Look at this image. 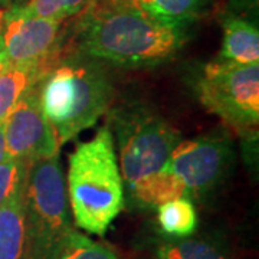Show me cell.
I'll return each mask as SVG.
<instances>
[{
	"label": "cell",
	"mask_w": 259,
	"mask_h": 259,
	"mask_svg": "<svg viewBox=\"0 0 259 259\" xmlns=\"http://www.w3.org/2000/svg\"><path fill=\"white\" fill-rule=\"evenodd\" d=\"M185 40V25L161 22L139 10L108 3L85 20L81 51L112 64L144 66L170 59Z\"/></svg>",
	"instance_id": "6da1fadb"
},
{
	"label": "cell",
	"mask_w": 259,
	"mask_h": 259,
	"mask_svg": "<svg viewBox=\"0 0 259 259\" xmlns=\"http://www.w3.org/2000/svg\"><path fill=\"white\" fill-rule=\"evenodd\" d=\"M66 194L76 226L98 236L124 209V182L108 125L79 143L69 156Z\"/></svg>",
	"instance_id": "7a4b0ae2"
},
{
	"label": "cell",
	"mask_w": 259,
	"mask_h": 259,
	"mask_svg": "<svg viewBox=\"0 0 259 259\" xmlns=\"http://www.w3.org/2000/svg\"><path fill=\"white\" fill-rule=\"evenodd\" d=\"M37 88L42 111L59 146L93 127L112 100L111 83L104 71L79 58L49 69Z\"/></svg>",
	"instance_id": "3957f363"
},
{
	"label": "cell",
	"mask_w": 259,
	"mask_h": 259,
	"mask_svg": "<svg viewBox=\"0 0 259 259\" xmlns=\"http://www.w3.org/2000/svg\"><path fill=\"white\" fill-rule=\"evenodd\" d=\"M28 259H55L69 233L68 194L59 156L35 160L23 193Z\"/></svg>",
	"instance_id": "277c9868"
},
{
	"label": "cell",
	"mask_w": 259,
	"mask_h": 259,
	"mask_svg": "<svg viewBox=\"0 0 259 259\" xmlns=\"http://www.w3.org/2000/svg\"><path fill=\"white\" fill-rule=\"evenodd\" d=\"M199 100L242 136H256L259 124V64L213 61L197 79Z\"/></svg>",
	"instance_id": "5b68a950"
},
{
	"label": "cell",
	"mask_w": 259,
	"mask_h": 259,
	"mask_svg": "<svg viewBox=\"0 0 259 259\" xmlns=\"http://www.w3.org/2000/svg\"><path fill=\"white\" fill-rule=\"evenodd\" d=\"M117 139L121 177L133 193L166 168L182 136L156 114L139 110L117 118Z\"/></svg>",
	"instance_id": "8992f818"
},
{
	"label": "cell",
	"mask_w": 259,
	"mask_h": 259,
	"mask_svg": "<svg viewBox=\"0 0 259 259\" xmlns=\"http://www.w3.org/2000/svg\"><path fill=\"white\" fill-rule=\"evenodd\" d=\"M61 20L33 16L23 5H13L3 12L0 48L5 68L40 65L48 71V62L58 48Z\"/></svg>",
	"instance_id": "52a82bcc"
},
{
	"label": "cell",
	"mask_w": 259,
	"mask_h": 259,
	"mask_svg": "<svg viewBox=\"0 0 259 259\" xmlns=\"http://www.w3.org/2000/svg\"><path fill=\"white\" fill-rule=\"evenodd\" d=\"M231 143L226 137L209 136L180 140L173 148L166 170L190 194L209 192L219 183L231 161Z\"/></svg>",
	"instance_id": "ba28073f"
},
{
	"label": "cell",
	"mask_w": 259,
	"mask_h": 259,
	"mask_svg": "<svg viewBox=\"0 0 259 259\" xmlns=\"http://www.w3.org/2000/svg\"><path fill=\"white\" fill-rule=\"evenodd\" d=\"M37 85L16 104L3 121L6 158L33 163L37 158L58 154L59 143L42 111Z\"/></svg>",
	"instance_id": "9c48e42d"
},
{
	"label": "cell",
	"mask_w": 259,
	"mask_h": 259,
	"mask_svg": "<svg viewBox=\"0 0 259 259\" xmlns=\"http://www.w3.org/2000/svg\"><path fill=\"white\" fill-rule=\"evenodd\" d=\"M223 42L221 59L236 64H259L258 28L246 19L228 16L222 22Z\"/></svg>",
	"instance_id": "30bf717a"
},
{
	"label": "cell",
	"mask_w": 259,
	"mask_h": 259,
	"mask_svg": "<svg viewBox=\"0 0 259 259\" xmlns=\"http://www.w3.org/2000/svg\"><path fill=\"white\" fill-rule=\"evenodd\" d=\"M0 259H28L23 194L0 207Z\"/></svg>",
	"instance_id": "8fae6325"
},
{
	"label": "cell",
	"mask_w": 259,
	"mask_h": 259,
	"mask_svg": "<svg viewBox=\"0 0 259 259\" xmlns=\"http://www.w3.org/2000/svg\"><path fill=\"white\" fill-rule=\"evenodd\" d=\"M47 74L48 69L40 65L8 66L0 72V122Z\"/></svg>",
	"instance_id": "7c38bea8"
},
{
	"label": "cell",
	"mask_w": 259,
	"mask_h": 259,
	"mask_svg": "<svg viewBox=\"0 0 259 259\" xmlns=\"http://www.w3.org/2000/svg\"><path fill=\"white\" fill-rule=\"evenodd\" d=\"M108 3L139 10L161 22L186 25L199 13L204 0H108Z\"/></svg>",
	"instance_id": "4fadbf2b"
},
{
	"label": "cell",
	"mask_w": 259,
	"mask_h": 259,
	"mask_svg": "<svg viewBox=\"0 0 259 259\" xmlns=\"http://www.w3.org/2000/svg\"><path fill=\"white\" fill-rule=\"evenodd\" d=\"M157 221L160 229L175 239L189 238L197 229V212L189 197H177L160 204Z\"/></svg>",
	"instance_id": "5bb4252c"
},
{
	"label": "cell",
	"mask_w": 259,
	"mask_h": 259,
	"mask_svg": "<svg viewBox=\"0 0 259 259\" xmlns=\"http://www.w3.org/2000/svg\"><path fill=\"white\" fill-rule=\"evenodd\" d=\"M158 259H226L219 248L202 239H173L157 246Z\"/></svg>",
	"instance_id": "9a60e30c"
},
{
	"label": "cell",
	"mask_w": 259,
	"mask_h": 259,
	"mask_svg": "<svg viewBox=\"0 0 259 259\" xmlns=\"http://www.w3.org/2000/svg\"><path fill=\"white\" fill-rule=\"evenodd\" d=\"M55 259H118V256L110 246L72 231Z\"/></svg>",
	"instance_id": "2e32d148"
},
{
	"label": "cell",
	"mask_w": 259,
	"mask_h": 259,
	"mask_svg": "<svg viewBox=\"0 0 259 259\" xmlns=\"http://www.w3.org/2000/svg\"><path fill=\"white\" fill-rule=\"evenodd\" d=\"M30 164L16 158H6L0 163V207L25 193Z\"/></svg>",
	"instance_id": "e0dca14e"
},
{
	"label": "cell",
	"mask_w": 259,
	"mask_h": 259,
	"mask_svg": "<svg viewBox=\"0 0 259 259\" xmlns=\"http://www.w3.org/2000/svg\"><path fill=\"white\" fill-rule=\"evenodd\" d=\"M23 8L37 18L54 19L61 22L66 19L65 0H29L23 5Z\"/></svg>",
	"instance_id": "ac0fdd59"
},
{
	"label": "cell",
	"mask_w": 259,
	"mask_h": 259,
	"mask_svg": "<svg viewBox=\"0 0 259 259\" xmlns=\"http://www.w3.org/2000/svg\"><path fill=\"white\" fill-rule=\"evenodd\" d=\"M93 0H65V15L68 16H75L81 13L85 8L91 5Z\"/></svg>",
	"instance_id": "d6986e66"
},
{
	"label": "cell",
	"mask_w": 259,
	"mask_h": 259,
	"mask_svg": "<svg viewBox=\"0 0 259 259\" xmlns=\"http://www.w3.org/2000/svg\"><path fill=\"white\" fill-rule=\"evenodd\" d=\"M6 160V141H5V127L0 122V163Z\"/></svg>",
	"instance_id": "ffe728a7"
},
{
	"label": "cell",
	"mask_w": 259,
	"mask_h": 259,
	"mask_svg": "<svg viewBox=\"0 0 259 259\" xmlns=\"http://www.w3.org/2000/svg\"><path fill=\"white\" fill-rule=\"evenodd\" d=\"M2 18H3V12L0 10V29H2ZM5 69V65H3V59H2V48H0V72Z\"/></svg>",
	"instance_id": "44dd1931"
},
{
	"label": "cell",
	"mask_w": 259,
	"mask_h": 259,
	"mask_svg": "<svg viewBox=\"0 0 259 259\" xmlns=\"http://www.w3.org/2000/svg\"><path fill=\"white\" fill-rule=\"evenodd\" d=\"M10 0H0V5H6V3H9Z\"/></svg>",
	"instance_id": "7402d4cb"
}]
</instances>
